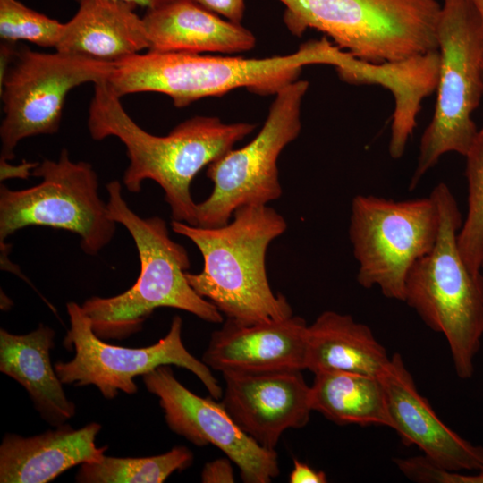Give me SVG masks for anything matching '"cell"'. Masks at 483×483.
I'll list each match as a JSON object with an SVG mask.
<instances>
[{
    "label": "cell",
    "instance_id": "6da1fadb",
    "mask_svg": "<svg viewBox=\"0 0 483 483\" xmlns=\"http://www.w3.org/2000/svg\"><path fill=\"white\" fill-rule=\"evenodd\" d=\"M106 80L94 84L88 129L95 140L113 136L125 146L130 160L123 182L128 191H141L145 180L165 192L173 220L196 225L197 203L191 185L197 174L220 158L250 134L256 124L225 123L215 116H195L175 126L167 135L143 130L123 109Z\"/></svg>",
    "mask_w": 483,
    "mask_h": 483
},
{
    "label": "cell",
    "instance_id": "83f0119b",
    "mask_svg": "<svg viewBox=\"0 0 483 483\" xmlns=\"http://www.w3.org/2000/svg\"><path fill=\"white\" fill-rule=\"evenodd\" d=\"M231 460L216 459L205 464L201 472V480L205 483H232L234 482L233 470Z\"/></svg>",
    "mask_w": 483,
    "mask_h": 483
},
{
    "label": "cell",
    "instance_id": "30bf717a",
    "mask_svg": "<svg viewBox=\"0 0 483 483\" xmlns=\"http://www.w3.org/2000/svg\"><path fill=\"white\" fill-rule=\"evenodd\" d=\"M309 85L307 80H297L280 89L257 136L208 165L206 174L213 190L197 203L196 225H224L236 209L267 205L281 197L277 160L301 132V102Z\"/></svg>",
    "mask_w": 483,
    "mask_h": 483
},
{
    "label": "cell",
    "instance_id": "7a4b0ae2",
    "mask_svg": "<svg viewBox=\"0 0 483 483\" xmlns=\"http://www.w3.org/2000/svg\"><path fill=\"white\" fill-rule=\"evenodd\" d=\"M233 220L201 227L173 220L172 230L200 251L203 268L186 278L194 291L230 318L241 323L270 322L292 316L286 298L270 287L266 254L287 229L284 216L267 205L244 206Z\"/></svg>",
    "mask_w": 483,
    "mask_h": 483
},
{
    "label": "cell",
    "instance_id": "f1b7e54d",
    "mask_svg": "<svg viewBox=\"0 0 483 483\" xmlns=\"http://www.w3.org/2000/svg\"><path fill=\"white\" fill-rule=\"evenodd\" d=\"M475 474H464L462 471H451L436 467L432 471L434 483H483V468Z\"/></svg>",
    "mask_w": 483,
    "mask_h": 483
},
{
    "label": "cell",
    "instance_id": "484cf974",
    "mask_svg": "<svg viewBox=\"0 0 483 483\" xmlns=\"http://www.w3.org/2000/svg\"><path fill=\"white\" fill-rule=\"evenodd\" d=\"M64 23L27 7L18 0H0L2 40H26L42 47L55 48Z\"/></svg>",
    "mask_w": 483,
    "mask_h": 483
},
{
    "label": "cell",
    "instance_id": "5b68a950",
    "mask_svg": "<svg viewBox=\"0 0 483 483\" xmlns=\"http://www.w3.org/2000/svg\"><path fill=\"white\" fill-rule=\"evenodd\" d=\"M437 205L439 229L432 250L410 268L403 301L433 331L445 335L456 375L470 379L483 335V275L473 274L460 252L462 215L448 186L430 193Z\"/></svg>",
    "mask_w": 483,
    "mask_h": 483
},
{
    "label": "cell",
    "instance_id": "5bb4252c",
    "mask_svg": "<svg viewBox=\"0 0 483 483\" xmlns=\"http://www.w3.org/2000/svg\"><path fill=\"white\" fill-rule=\"evenodd\" d=\"M219 400L240 428L268 450L282 434L305 427L313 411L310 386L301 370L258 374L223 373Z\"/></svg>",
    "mask_w": 483,
    "mask_h": 483
},
{
    "label": "cell",
    "instance_id": "52a82bcc",
    "mask_svg": "<svg viewBox=\"0 0 483 483\" xmlns=\"http://www.w3.org/2000/svg\"><path fill=\"white\" fill-rule=\"evenodd\" d=\"M436 34V101L420 138L410 190L445 154L465 156L478 132L472 114L483 96V26L469 0H442Z\"/></svg>",
    "mask_w": 483,
    "mask_h": 483
},
{
    "label": "cell",
    "instance_id": "2e32d148",
    "mask_svg": "<svg viewBox=\"0 0 483 483\" xmlns=\"http://www.w3.org/2000/svg\"><path fill=\"white\" fill-rule=\"evenodd\" d=\"M308 324L301 317L241 323L226 318L201 360L223 373L258 374L306 369Z\"/></svg>",
    "mask_w": 483,
    "mask_h": 483
},
{
    "label": "cell",
    "instance_id": "44dd1931",
    "mask_svg": "<svg viewBox=\"0 0 483 483\" xmlns=\"http://www.w3.org/2000/svg\"><path fill=\"white\" fill-rule=\"evenodd\" d=\"M55 331L43 324L26 335L0 330V371L22 386L41 417L54 427L64 424L76 412L51 364Z\"/></svg>",
    "mask_w": 483,
    "mask_h": 483
},
{
    "label": "cell",
    "instance_id": "1f68e13d",
    "mask_svg": "<svg viewBox=\"0 0 483 483\" xmlns=\"http://www.w3.org/2000/svg\"><path fill=\"white\" fill-rule=\"evenodd\" d=\"M75 1L80 4L82 2L89 1V0H75ZM115 1H123V2L131 3V4H136L137 6L140 5L142 7H146L147 10H148V9L156 8L168 2L169 0H115Z\"/></svg>",
    "mask_w": 483,
    "mask_h": 483
},
{
    "label": "cell",
    "instance_id": "4fadbf2b",
    "mask_svg": "<svg viewBox=\"0 0 483 483\" xmlns=\"http://www.w3.org/2000/svg\"><path fill=\"white\" fill-rule=\"evenodd\" d=\"M158 397L169 428L198 446L212 445L237 466L245 483H269L279 474L275 450L259 445L233 421L220 402L198 396L174 377L169 365L145 374Z\"/></svg>",
    "mask_w": 483,
    "mask_h": 483
},
{
    "label": "cell",
    "instance_id": "7c38bea8",
    "mask_svg": "<svg viewBox=\"0 0 483 483\" xmlns=\"http://www.w3.org/2000/svg\"><path fill=\"white\" fill-rule=\"evenodd\" d=\"M114 64L57 51H16L0 80L4 114L0 160L13 159L25 138L56 133L68 93L83 83L107 80Z\"/></svg>",
    "mask_w": 483,
    "mask_h": 483
},
{
    "label": "cell",
    "instance_id": "7402d4cb",
    "mask_svg": "<svg viewBox=\"0 0 483 483\" xmlns=\"http://www.w3.org/2000/svg\"><path fill=\"white\" fill-rule=\"evenodd\" d=\"M306 369L346 371L381 378L391 357L372 330L351 315L322 312L307 328Z\"/></svg>",
    "mask_w": 483,
    "mask_h": 483
},
{
    "label": "cell",
    "instance_id": "836d02e7",
    "mask_svg": "<svg viewBox=\"0 0 483 483\" xmlns=\"http://www.w3.org/2000/svg\"><path fill=\"white\" fill-rule=\"evenodd\" d=\"M481 270L483 271V258H482V261H481Z\"/></svg>",
    "mask_w": 483,
    "mask_h": 483
},
{
    "label": "cell",
    "instance_id": "f546056e",
    "mask_svg": "<svg viewBox=\"0 0 483 483\" xmlns=\"http://www.w3.org/2000/svg\"><path fill=\"white\" fill-rule=\"evenodd\" d=\"M289 481L291 483H326L327 477L324 471L316 470L308 464L294 459Z\"/></svg>",
    "mask_w": 483,
    "mask_h": 483
},
{
    "label": "cell",
    "instance_id": "d4e9b609",
    "mask_svg": "<svg viewBox=\"0 0 483 483\" xmlns=\"http://www.w3.org/2000/svg\"><path fill=\"white\" fill-rule=\"evenodd\" d=\"M465 175L468 182V211L458 233L460 252L469 269L481 275L483 258V127L466 155Z\"/></svg>",
    "mask_w": 483,
    "mask_h": 483
},
{
    "label": "cell",
    "instance_id": "4316f807",
    "mask_svg": "<svg viewBox=\"0 0 483 483\" xmlns=\"http://www.w3.org/2000/svg\"><path fill=\"white\" fill-rule=\"evenodd\" d=\"M202 7L225 18L242 24L244 14V0H191Z\"/></svg>",
    "mask_w": 483,
    "mask_h": 483
},
{
    "label": "cell",
    "instance_id": "277c9868",
    "mask_svg": "<svg viewBox=\"0 0 483 483\" xmlns=\"http://www.w3.org/2000/svg\"><path fill=\"white\" fill-rule=\"evenodd\" d=\"M106 191L108 215L132 237L140 271L127 291L108 298L94 296L81 305L95 334L103 340L127 338L141 329L155 309L164 307L187 311L206 322L222 323V313L190 285L188 252L170 237L165 221L138 216L123 198L119 181L108 182Z\"/></svg>",
    "mask_w": 483,
    "mask_h": 483
},
{
    "label": "cell",
    "instance_id": "ffe728a7",
    "mask_svg": "<svg viewBox=\"0 0 483 483\" xmlns=\"http://www.w3.org/2000/svg\"><path fill=\"white\" fill-rule=\"evenodd\" d=\"M79 4L75 15L64 23L55 51L116 64L148 49L136 4L115 0H89Z\"/></svg>",
    "mask_w": 483,
    "mask_h": 483
},
{
    "label": "cell",
    "instance_id": "603a6c76",
    "mask_svg": "<svg viewBox=\"0 0 483 483\" xmlns=\"http://www.w3.org/2000/svg\"><path fill=\"white\" fill-rule=\"evenodd\" d=\"M313 411L338 425L386 426L391 428L381 378L346 371L314 374Z\"/></svg>",
    "mask_w": 483,
    "mask_h": 483
},
{
    "label": "cell",
    "instance_id": "e0dca14e",
    "mask_svg": "<svg viewBox=\"0 0 483 483\" xmlns=\"http://www.w3.org/2000/svg\"><path fill=\"white\" fill-rule=\"evenodd\" d=\"M55 428L29 437L6 434L0 445V482L47 483L76 465L97 462L105 455L106 446L96 444L101 429L98 423L77 429L68 424Z\"/></svg>",
    "mask_w": 483,
    "mask_h": 483
},
{
    "label": "cell",
    "instance_id": "cb8c5ba5",
    "mask_svg": "<svg viewBox=\"0 0 483 483\" xmlns=\"http://www.w3.org/2000/svg\"><path fill=\"white\" fill-rule=\"evenodd\" d=\"M192 462L193 454L185 446L148 457L104 455L97 462L81 464L75 479L81 483H161L174 472L191 466Z\"/></svg>",
    "mask_w": 483,
    "mask_h": 483
},
{
    "label": "cell",
    "instance_id": "9c48e42d",
    "mask_svg": "<svg viewBox=\"0 0 483 483\" xmlns=\"http://www.w3.org/2000/svg\"><path fill=\"white\" fill-rule=\"evenodd\" d=\"M438 229V208L431 194L404 200L356 195L349 238L359 263V284L377 286L385 297L403 301L406 275L432 250Z\"/></svg>",
    "mask_w": 483,
    "mask_h": 483
},
{
    "label": "cell",
    "instance_id": "ac0fdd59",
    "mask_svg": "<svg viewBox=\"0 0 483 483\" xmlns=\"http://www.w3.org/2000/svg\"><path fill=\"white\" fill-rule=\"evenodd\" d=\"M148 51L236 54L252 49L256 38L242 24L191 0H169L142 17Z\"/></svg>",
    "mask_w": 483,
    "mask_h": 483
},
{
    "label": "cell",
    "instance_id": "9a60e30c",
    "mask_svg": "<svg viewBox=\"0 0 483 483\" xmlns=\"http://www.w3.org/2000/svg\"><path fill=\"white\" fill-rule=\"evenodd\" d=\"M391 428L407 446L416 445L431 462L451 471L483 468V447L448 428L418 391L401 354L394 353L381 377Z\"/></svg>",
    "mask_w": 483,
    "mask_h": 483
},
{
    "label": "cell",
    "instance_id": "4dcf8cb0",
    "mask_svg": "<svg viewBox=\"0 0 483 483\" xmlns=\"http://www.w3.org/2000/svg\"><path fill=\"white\" fill-rule=\"evenodd\" d=\"M38 165V162L23 161L18 165H13L6 160H0V179L1 181L9 178L27 179L30 175H32V171Z\"/></svg>",
    "mask_w": 483,
    "mask_h": 483
},
{
    "label": "cell",
    "instance_id": "8992f818",
    "mask_svg": "<svg viewBox=\"0 0 483 483\" xmlns=\"http://www.w3.org/2000/svg\"><path fill=\"white\" fill-rule=\"evenodd\" d=\"M279 1L292 34L314 29L364 62L396 63L438 50L437 0Z\"/></svg>",
    "mask_w": 483,
    "mask_h": 483
},
{
    "label": "cell",
    "instance_id": "3957f363",
    "mask_svg": "<svg viewBox=\"0 0 483 483\" xmlns=\"http://www.w3.org/2000/svg\"><path fill=\"white\" fill-rule=\"evenodd\" d=\"M332 59L333 45L325 37L303 43L294 53L266 58L148 51L114 64L106 83L120 98L158 92L170 97L176 107H184L239 88L275 95L297 80L304 66L331 64Z\"/></svg>",
    "mask_w": 483,
    "mask_h": 483
},
{
    "label": "cell",
    "instance_id": "d6986e66",
    "mask_svg": "<svg viewBox=\"0 0 483 483\" xmlns=\"http://www.w3.org/2000/svg\"><path fill=\"white\" fill-rule=\"evenodd\" d=\"M440 55L438 50L396 62L371 64L350 56L336 68L339 77L348 83L379 84L389 89L395 99L392 117L389 154L400 158L417 126L422 100L436 89Z\"/></svg>",
    "mask_w": 483,
    "mask_h": 483
},
{
    "label": "cell",
    "instance_id": "ba28073f",
    "mask_svg": "<svg viewBox=\"0 0 483 483\" xmlns=\"http://www.w3.org/2000/svg\"><path fill=\"white\" fill-rule=\"evenodd\" d=\"M41 182L23 190L0 187L1 244L30 225L70 231L81 250L97 255L113 239L116 223L98 192V177L85 161L73 162L63 148L57 160L45 159L33 169Z\"/></svg>",
    "mask_w": 483,
    "mask_h": 483
},
{
    "label": "cell",
    "instance_id": "d6a6232c",
    "mask_svg": "<svg viewBox=\"0 0 483 483\" xmlns=\"http://www.w3.org/2000/svg\"><path fill=\"white\" fill-rule=\"evenodd\" d=\"M478 13L483 26V0H469Z\"/></svg>",
    "mask_w": 483,
    "mask_h": 483
},
{
    "label": "cell",
    "instance_id": "8fae6325",
    "mask_svg": "<svg viewBox=\"0 0 483 483\" xmlns=\"http://www.w3.org/2000/svg\"><path fill=\"white\" fill-rule=\"evenodd\" d=\"M70 328L64 346L75 351L72 360L56 362L55 369L63 384L75 386L93 385L106 399L119 392L134 394V378L161 366L175 365L192 372L204 385L212 398L219 401L223 388L212 370L185 348L182 340V320L174 316L168 333L148 347L128 348L109 344L97 336L89 318L81 306L71 301L66 305Z\"/></svg>",
    "mask_w": 483,
    "mask_h": 483
}]
</instances>
